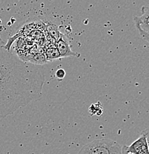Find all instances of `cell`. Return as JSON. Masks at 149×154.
Here are the masks:
<instances>
[{
  "instance_id": "cell-1",
  "label": "cell",
  "mask_w": 149,
  "mask_h": 154,
  "mask_svg": "<svg viewBox=\"0 0 149 154\" xmlns=\"http://www.w3.org/2000/svg\"><path fill=\"white\" fill-rule=\"evenodd\" d=\"M0 38V119H5L42 96L44 69L24 62L5 48Z\"/></svg>"
},
{
  "instance_id": "cell-2",
  "label": "cell",
  "mask_w": 149,
  "mask_h": 154,
  "mask_svg": "<svg viewBox=\"0 0 149 154\" xmlns=\"http://www.w3.org/2000/svg\"><path fill=\"white\" fill-rule=\"evenodd\" d=\"M122 147L110 139H97L83 146L78 154H121Z\"/></svg>"
},
{
  "instance_id": "cell-3",
  "label": "cell",
  "mask_w": 149,
  "mask_h": 154,
  "mask_svg": "<svg viewBox=\"0 0 149 154\" xmlns=\"http://www.w3.org/2000/svg\"><path fill=\"white\" fill-rule=\"evenodd\" d=\"M56 47L58 49L59 53L60 54L61 58L65 57H79L80 54L79 53H75L72 51L70 49V41L68 36L65 34H61L60 38L57 40L56 43Z\"/></svg>"
},
{
  "instance_id": "cell-4",
  "label": "cell",
  "mask_w": 149,
  "mask_h": 154,
  "mask_svg": "<svg viewBox=\"0 0 149 154\" xmlns=\"http://www.w3.org/2000/svg\"><path fill=\"white\" fill-rule=\"evenodd\" d=\"M127 151L133 154H149V148L146 138L141 134L138 139L130 146H127Z\"/></svg>"
},
{
  "instance_id": "cell-5",
  "label": "cell",
  "mask_w": 149,
  "mask_h": 154,
  "mask_svg": "<svg viewBox=\"0 0 149 154\" xmlns=\"http://www.w3.org/2000/svg\"><path fill=\"white\" fill-rule=\"evenodd\" d=\"M142 15L134 17L136 27H139L143 31L149 33V6H142L141 8Z\"/></svg>"
},
{
  "instance_id": "cell-6",
  "label": "cell",
  "mask_w": 149,
  "mask_h": 154,
  "mask_svg": "<svg viewBox=\"0 0 149 154\" xmlns=\"http://www.w3.org/2000/svg\"><path fill=\"white\" fill-rule=\"evenodd\" d=\"M47 31L48 33V36L54 38L57 42L62 34V33L59 30L58 26L53 22H48L47 24Z\"/></svg>"
},
{
  "instance_id": "cell-7",
  "label": "cell",
  "mask_w": 149,
  "mask_h": 154,
  "mask_svg": "<svg viewBox=\"0 0 149 154\" xmlns=\"http://www.w3.org/2000/svg\"><path fill=\"white\" fill-rule=\"evenodd\" d=\"M45 54L46 61H48V62L55 60V59H61L58 49L55 46H51V47L48 48Z\"/></svg>"
},
{
  "instance_id": "cell-8",
  "label": "cell",
  "mask_w": 149,
  "mask_h": 154,
  "mask_svg": "<svg viewBox=\"0 0 149 154\" xmlns=\"http://www.w3.org/2000/svg\"><path fill=\"white\" fill-rule=\"evenodd\" d=\"M98 103L97 105H91L89 108V112L91 115H97L100 116L102 113V107H97Z\"/></svg>"
},
{
  "instance_id": "cell-9",
  "label": "cell",
  "mask_w": 149,
  "mask_h": 154,
  "mask_svg": "<svg viewBox=\"0 0 149 154\" xmlns=\"http://www.w3.org/2000/svg\"><path fill=\"white\" fill-rule=\"evenodd\" d=\"M65 74H66V73H65V70H64V69L60 68V69H58V70L56 71L55 75H56V77H57L59 80H62L65 78Z\"/></svg>"
},
{
  "instance_id": "cell-10",
  "label": "cell",
  "mask_w": 149,
  "mask_h": 154,
  "mask_svg": "<svg viewBox=\"0 0 149 154\" xmlns=\"http://www.w3.org/2000/svg\"><path fill=\"white\" fill-rule=\"evenodd\" d=\"M136 28H137V30H138V32H139V35H140L141 37L143 38L144 40H145L146 42H148L149 43V33L143 31V30H142L141 28H139V27H136Z\"/></svg>"
},
{
  "instance_id": "cell-11",
  "label": "cell",
  "mask_w": 149,
  "mask_h": 154,
  "mask_svg": "<svg viewBox=\"0 0 149 154\" xmlns=\"http://www.w3.org/2000/svg\"><path fill=\"white\" fill-rule=\"evenodd\" d=\"M142 134L144 135L146 138L147 142H148V148H149V128H146L145 130H144L142 132Z\"/></svg>"
},
{
  "instance_id": "cell-12",
  "label": "cell",
  "mask_w": 149,
  "mask_h": 154,
  "mask_svg": "<svg viewBox=\"0 0 149 154\" xmlns=\"http://www.w3.org/2000/svg\"><path fill=\"white\" fill-rule=\"evenodd\" d=\"M127 146L126 145H123L122 147V153L121 154H133V153H130L127 151V148H126Z\"/></svg>"
}]
</instances>
